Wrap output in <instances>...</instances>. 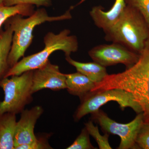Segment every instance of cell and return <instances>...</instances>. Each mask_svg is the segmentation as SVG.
<instances>
[{
  "label": "cell",
  "instance_id": "d6986e66",
  "mask_svg": "<svg viewBox=\"0 0 149 149\" xmlns=\"http://www.w3.org/2000/svg\"><path fill=\"white\" fill-rule=\"evenodd\" d=\"M126 5L139 11L146 20L149 28V0H125Z\"/></svg>",
  "mask_w": 149,
  "mask_h": 149
},
{
  "label": "cell",
  "instance_id": "5bb4252c",
  "mask_svg": "<svg viewBox=\"0 0 149 149\" xmlns=\"http://www.w3.org/2000/svg\"><path fill=\"white\" fill-rule=\"evenodd\" d=\"M65 59L76 68L77 72L86 75L95 84L101 82L108 74L106 68L95 62H80L72 59L70 56L66 57Z\"/></svg>",
  "mask_w": 149,
  "mask_h": 149
},
{
  "label": "cell",
  "instance_id": "ac0fdd59",
  "mask_svg": "<svg viewBox=\"0 0 149 149\" xmlns=\"http://www.w3.org/2000/svg\"><path fill=\"white\" fill-rule=\"evenodd\" d=\"M89 135L85 127L83 128L76 140L67 149H96L91 143Z\"/></svg>",
  "mask_w": 149,
  "mask_h": 149
},
{
  "label": "cell",
  "instance_id": "7402d4cb",
  "mask_svg": "<svg viewBox=\"0 0 149 149\" xmlns=\"http://www.w3.org/2000/svg\"><path fill=\"white\" fill-rule=\"evenodd\" d=\"M49 135L37 138L35 142L28 145H22L17 147L15 149H51L52 148L48 142Z\"/></svg>",
  "mask_w": 149,
  "mask_h": 149
},
{
  "label": "cell",
  "instance_id": "ba28073f",
  "mask_svg": "<svg viewBox=\"0 0 149 149\" xmlns=\"http://www.w3.org/2000/svg\"><path fill=\"white\" fill-rule=\"evenodd\" d=\"M88 54L93 61L105 67L121 63L129 68L136 63L139 57V54L116 43L96 46Z\"/></svg>",
  "mask_w": 149,
  "mask_h": 149
},
{
  "label": "cell",
  "instance_id": "ffe728a7",
  "mask_svg": "<svg viewBox=\"0 0 149 149\" xmlns=\"http://www.w3.org/2000/svg\"><path fill=\"white\" fill-rule=\"evenodd\" d=\"M137 148L149 149V123H143L137 135L136 141Z\"/></svg>",
  "mask_w": 149,
  "mask_h": 149
},
{
  "label": "cell",
  "instance_id": "2e32d148",
  "mask_svg": "<svg viewBox=\"0 0 149 149\" xmlns=\"http://www.w3.org/2000/svg\"><path fill=\"white\" fill-rule=\"evenodd\" d=\"M34 6L29 4L17 5L7 6L0 4V28L2 25L11 17L17 14L23 16H29L34 13Z\"/></svg>",
  "mask_w": 149,
  "mask_h": 149
},
{
  "label": "cell",
  "instance_id": "30bf717a",
  "mask_svg": "<svg viewBox=\"0 0 149 149\" xmlns=\"http://www.w3.org/2000/svg\"><path fill=\"white\" fill-rule=\"evenodd\" d=\"M44 112L42 107L36 106L24 109L17 121L14 140V149L22 145H28L36 141L34 129L37 120Z\"/></svg>",
  "mask_w": 149,
  "mask_h": 149
},
{
  "label": "cell",
  "instance_id": "9c48e42d",
  "mask_svg": "<svg viewBox=\"0 0 149 149\" xmlns=\"http://www.w3.org/2000/svg\"><path fill=\"white\" fill-rule=\"evenodd\" d=\"M66 76L58 65L49 61L39 69L33 70L32 91L34 93L45 89L58 91L66 89Z\"/></svg>",
  "mask_w": 149,
  "mask_h": 149
},
{
  "label": "cell",
  "instance_id": "4fadbf2b",
  "mask_svg": "<svg viewBox=\"0 0 149 149\" xmlns=\"http://www.w3.org/2000/svg\"><path fill=\"white\" fill-rule=\"evenodd\" d=\"M65 75L66 89L68 93L77 96L80 100L90 93L95 85L90 78L79 72Z\"/></svg>",
  "mask_w": 149,
  "mask_h": 149
},
{
  "label": "cell",
  "instance_id": "603a6c76",
  "mask_svg": "<svg viewBox=\"0 0 149 149\" xmlns=\"http://www.w3.org/2000/svg\"><path fill=\"white\" fill-rule=\"evenodd\" d=\"M4 1V0H0V4H1L3 3Z\"/></svg>",
  "mask_w": 149,
  "mask_h": 149
},
{
  "label": "cell",
  "instance_id": "52a82bcc",
  "mask_svg": "<svg viewBox=\"0 0 149 149\" xmlns=\"http://www.w3.org/2000/svg\"><path fill=\"white\" fill-rule=\"evenodd\" d=\"M93 121L98 123L104 132L118 135L121 141L118 149H136V141L140 128L143 123V113H138L135 119L126 124L118 123L112 120L102 110L91 113Z\"/></svg>",
  "mask_w": 149,
  "mask_h": 149
},
{
  "label": "cell",
  "instance_id": "44dd1931",
  "mask_svg": "<svg viewBox=\"0 0 149 149\" xmlns=\"http://www.w3.org/2000/svg\"><path fill=\"white\" fill-rule=\"evenodd\" d=\"M3 4L11 6L20 4H29L37 7H48L52 5L51 0H4Z\"/></svg>",
  "mask_w": 149,
  "mask_h": 149
},
{
  "label": "cell",
  "instance_id": "7c38bea8",
  "mask_svg": "<svg viewBox=\"0 0 149 149\" xmlns=\"http://www.w3.org/2000/svg\"><path fill=\"white\" fill-rule=\"evenodd\" d=\"M16 115L11 113L0 115V149H14Z\"/></svg>",
  "mask_w": 149,
  "mask_h": 149
},
{
  "label": "cell",
  "instance_id": "5b68a950",
  "mask_svg": "<svg viewBox=\"0 0 149 149\" xmlns=\"http://www.w3.org/2000/svg\"><path fill=\"white\" fill-rule=\"evenodd\" d=\"M33 73V70H30L0 80V88L4 93L3 100L0 102V115L6 113H21L32 102Z\"/></svg>",
  "mask_w": 149,
  "mask_h": 149
},
{
  "label": "cell",
  "instance_id": "8fae6325",
  "mask_svg": "<svg viewBox=\"0 0 149 149\" xmlns=\"http://www.w3.org/2000/svg\"><path fill=\"white\" fill-rule=\"evenodd\" d=\"M126 5L125 0H115L109 10L104 11L101 6L92 8L90 15L95 24L99 28L107 31L115 24L122 14Z\"/></svg>",
  "mask_w": 149,
  "mask_h": 149
},
{
  "label": "cell",
  "instance_id": "277c9868",
  "mask_svg": "<svg viewBox=\"0 0 149 149\" xmlns=\"http://www.w3.org/2000/svg\"><path fill=\"white\" fill-rule=\"evenodd\" d=\"M70 32L67 29L56 35L49 32L44 38L45 47L42 50L23 58L10 68L3 77L20 75L27 71L42 67L49 61L50 56L55 51H63L65 56H70L72 53L77 52L78 48L77 37L70 35Z\"/></svg>",
  "mask_w": 149,
  "mask_h": 149
},
{
  "label": "cell",
  "instance_id": "3957f363",
  "mask_svg": "<svg viewBox=\"0 0 149 149\" xmlns=\"http://www.w3.org/2000/svg\"><path fill=\"white\" fill-rule=\"evenodd\" d=\"M22 16L21 15H15L6 21L13 32L8 60L9 68L16 64L19 58L24 57L25 52L32 42L33 30L36 26L45 22L60 21L72 17L69 10L60 16H49L45 8L38 9L28 18H23Z\"/></svg>",
  "mask_w": 149,
  "mask_h": 149
},
{
  "label": "cell",
  "instance_id": "8992f818",
  "mask_svg": "<svg viewBox=\"0 0 149 149\" xmlns=\"http://www.w3.org/2000/svg\"><path fill=\"white\" fill-rule=\"evenodd\" d=\"M81 103L74 113V121H78L89 113L97 111L108 102H117L122 110L131 108L137 113H142L139 104L131 93L120 89H112L91 92L80 100Z\"/></svg>",
  "mask_w": 149,
  "mask_h": 149
},
{
  "label": "cell",
  "instance_id": "9a60e30c",
  "mask_svg": "<svg viewBox=\"0 0 149 149\" xmlns=\"http://www.w3.org/2000/svg\"><path fill=\"white\" fill-rule=\"evenodd\" d=\"M0 35V80L9 69L8 60L12 43L13 32L8 23Z\"/></svg>",
  "mask_w": 149,
  "mask_h": 149
},
{
  "label": "cell",
  "instance_id": "6da1fadb",
  "mask_svg": "<svg viewBox=\"0 0 149 149\" xmlns=\"http://www.w3.org/2000/svg\"><path fill=\"white\" fill-rule=\"evenodd\" d=\"M96 88L120 89L131 93L142 109L144 123H149V38L136 63L122 72L108 74Z\"/></svg>",
  "mask_w": 149,
  "mask_h": 149
},
{
  "label": "cell",
  "instance_id": "7a4b0ae2",
  "mask_svg": "<svg viewBox=\"0 0 149 149\" xmlns=\"http://www.w3.org/2000/svg\"><path fill=\"white\" fill-rule=\"evenodd\" d=\"M104 32L107 41L118 43L138 54L149 38L146 20L139 11L128 5L114 25Z\"/></svg>",
  "mask_w": 149,
  "mask_h": 149
},
{
  "label": "cell",
  "instance_id": "e0dca14e",
  "mask_svg": "<svg viewBox=\"0 0 149 149\" xmlns=\"http://www.w3.org/2000/svg\"><path fill=\"white\" fill-rule=\"evenodd\" d=\"M85 128L88 130L89 135L95 139L100 149H111L109 143V134L106 133L104 136H102L99 132L97 125L95 126L93 120H90L85 123Z\"/></svg>",
  "mask_w": 149,
  "mask_h": 149
}]
</instances>
